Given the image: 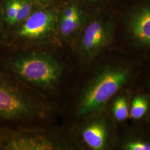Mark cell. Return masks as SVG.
Here are the masks:
<instances>
[{"label":"cell","mask_w":150,"mask_h":150,"mask_svg":"<svg viewBox=\"0 0 150 150\" xmlns=\"http://www.w3.org/2000/svg\"><path fill=\"white\" fill-rule=\"evenodd\" d=\"M124 60L108 62L95 71L81 91L76 107L78 118L105 110L108 103L132 80L134 67Z\"/></svg>","instance_id":"1"},{"label":"cell","mask_w":150,"mask_h":150,"mask_svg":"<svg viewBox=\"0 0 150 150\" xmlns=\"http://www.w3.org/2000/svg\"><path fill=\"white\" fill-rule=\"evenodd\" d=\"M0 72L18 82L51 90L59 84L63 64L45 52L19 53L11 51L0 56Z\"/></svg>","instance_id":"2"},{"label":"cell","mask_w":150,"mask_h":150,"mask_svg":"<svg viewBox=\"0 0 150 150\" xmlns=\"http://www.w3.org/2000/svg\"><path fill=\"white\" fill-rule=\"evenodd\" d=\"M113 12V44L118 42L135 51H150V0H118Z\"/></svg>","instance_id":"3"},{"label":"cell","mask_w":150,"mask_h":150,"mask_svg":"<svg viewBox=\"0 0 150 150\" xmlns=\"http://www.w3.org/2000/svg\"><path fill=\"white\" fill-rule=\"evenodd\" d=\"M46 108L22 88L20 83L0 72V131L17 127L24 120L43 117Z\"/></svg>","instance_id":"4"},{"label":"cell","mask_w":150,"mask_h":150,"mask_svg":"<svg viewBox=\"0 0 150 150\" xmlns=\"http://www.w3.org/2000/svg\"><path fill=\"white\" fill-rule=\"evenodd\" d=\"M116 28L113 10L91 13L76 41V51L81 61L91 62L111 48Z\"/></svg>","instance_id":"5"},{"label":"cell","mask_w":150,"mask_h":150,"mask_svg":"<svg viewBox=\"0 0 150 150\" xmlns=\"http://www.w3.org/2000/svg\"><path fill=\"white\" fill-rule=\"evenodd\" d=\"M74 139L42 129L15 127L0 132V150H66L79 147Z\"/></svg>","instance_id":"6"},{"label":"cell","mask_w":150,"mask_h":150,"mask_svg":"<svg viewBox=\"0 0 150 150\" xmlns=\"http://www.w3.org/2000/svg\"><path fill=\"white\" fill-rule=\"evenodd\" d=\"M83 120L78 131L80 144L91 150L116 148L118 137L116 123L105 110Z\"/></svg>","instance_id":"7"},{"label":"cell","mask_w":150,"mask_h":150,"mask_svg":"<svg viewBox=\"0 0 150 150\" xmlns=\"http://www.w3.org/2000/svg\"><path fill=\"white\" fill-rule=\"evenodd\" d=\"M58 18L51 10L35 11L7 35L5 44L14 46L21 42H38L52 36L58 30Z\"/></svg>","instance_id":"8"},{"label":"cell","mask_w":150,"mask_h":150,"mask_svg":"<svg viewBox=\"0 0 150 150\" xmlns=\"http://www.w3.org/2000/svg\"><path fill=\"white\" fill-rule=\"evenodd\" d=\"M91 13L85 6L73 2L62 12L58 23L61 37L66 41H77Z\"/></svg>","instance_id":"9"},{"label":"cell","mask_w":150,"mask_h":150,"mask_svg":"<svg viewBox=\"0 0 150 150\" xmlns=\"http://www.w3.org/2000/svg\"><path fill=\"white\" fill-rule=\"evenodd\" d=\"M116 147L121 150H150V134L137 127L127 129L118 134Z\"/></svg>","instance_id":"10"},{"label":"cell","mask_w":150,"mask_h":150,"mask_svg":"<svg viewBox=\"0 0 150 150\" xmlns=\"http://www.w3.org/2000/svg\"><path fill=\"white\" fill-rule=\"evenodd\" d=\"M131 94L124 88L113 97L108 103L107 113L116 124L123 123L129 118V105ZM106 106V107H107Z\"/></svg>","instance_id":"11"},{"label":"cell","mask_w":150,"mask_h":150,"mask_svg":"<svg viewBox=\"0 0 150 150\" xmlns=\"http://www.w3.org/2000/svg\"><path fill=\"white\" fill-rule=\"evenodd\" d=\"M150 112V93L137 92L129 99V118L139 122L146 120Z\"/></svg>","instance_id":"12"},{"label":"cell","mask_w":150,"mask_h":150,"mask_svg":"<svg viewBox=\"0 0 150 150\" xmlns=\"http://www.w3.org/2000/svg\"><path fill=\"white\" fill-rule=\"evenodd\" d=\"M118 0H82V3L90 13L98 11L113 10Z\"/></svg>","instance_id":"13"},{"label":"cell","mask_w":150,"mask_h":150,"mask_svg":"<svg viewBox=\"0 0 150 150\" xmlns=\"http://www.w3.org/2000/svg\"><path fill=\"white\" fill-rule=\"evenodd\" d=\"M32 10L31 0H20L19 10L17 17L16 27L15 28L24 21L31 14Z\"/></svg>","instance_id":"14"},{"label":"cell","mask_w":150,"mask_h":150,"mask_svg":"<svg viewBox=\"0 0 150 150\" xmlns=\"http://www.w3.org/2000/svg\"><path fill=\"white\" fill-rule=\"evenodd\" d=\"M7 35V28L4 21L2 11L0 4V46L5 44Z\"/></svg>","instance_id":"15"},{"label":"cell","mask_w":150,"mask_h":150,"mask_svg":"<svg viewBox=\"0 0 150 150\" xmlns=\"http://www.w3.org/2000/svg\"><path fill=\"white\" fill-rule=\"evenodd\" d=\"M146 120H147L148 123H149V125L150 126V112L149 113V115H148V116H147V117L146 118Z\"/></svg>","instance_id":"16"},{"label":"cell","mask_w":150,"mask_h":150,"mask_svg":"<svg viewBox=\"0 0 150 150\" xmlns=\"http://www.w3.org/2000/svg\"><path fill=\"white\" fill-rule=\"evenodd\" d=\"M147 86H148V87H149V88L150 89V76L149 80H148V81H147Z\"/></svg>","instance_id":"17"},{"label":"cell","mask_w":150,"mask_h":150,"mask_svg":"<svg viewBox=\"0 0 150 150\" xmlns=\"http://www.w3.org/2000/svg\"><path fill=\"white\" fill-rule=\"evenodd\" d=\"M41 1H43V0H41Z\"/></svg>","instance_id":"18"}]
</instances>
